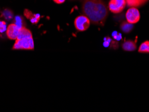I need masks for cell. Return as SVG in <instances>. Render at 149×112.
I'll use <instances>...</instances> for the list:
<instances>
[{"instance_id":"1","label":"cell","mask_w":149,"mask_h":112,"mask_svg":"<svg viewBox=\"0 0 149 112\" xmlns=\"http://www.w3.org/2000/svg\"><path fill=\"white\" fill-rule=\"evenodd\" d=\"M83 12L94 24L103 26L108 12L103 0H87L83 5Z\"/></svg>"},{"instance_id":"2","label":"cell","mask_w":149,"mask_h":112,"mask_svg":"<svg viewBox=\"0 0 149 112\" xmlns=\"http://www.w3.org/2000/svg\"><path fill=\"white\" fill-rule=\"evenodd\" d=\"M34 48L33 38L16 39L15 42L13 49L14 50H33Z\"/></svg>"},{"instance_id":"3","label":"cell","mask_w":149,"mask_h":112,"mask_svg":"<svg viewBox=\"0 0 149 112\" xmlns=\"http://www.w3.org/2000/svg\"><path fill=\"white\" fill-rule=\"evenodd\" d=\"M74 24L77 30L83 32L87 30L90 26V19L86 16H79L74 19Z\"/></svg>"},{"instance_id":"4","label":"cell","mask_w":149,"mask_h":112,"mask_svg":"<svg viewBox=\"0 0 149 112\" xmlns=\"http://www.w3.org/2000/svg\"><path fill=\"white\" fill-rule=\"evenodd\" d=\"M126 6V0H110L108 8L109 11L113 14H119L124 10Z\"/></svg>"},{"instance_id":"5","label":"cell","mask_w":149,"mask_h":112,"mask_svg":"<svg viewBox=\"0 0 149 112\" xmlns=\"http://www.w3.org/2000/svg\"><path fill=\"white\" fill-rule=\"evenodd\" d=\"M126 18L128 23L136 24L140 20L141 14L139 10L135 7H130L127 10L126 14Z\"/></svg>"},{"instance_id":"6","label":"cell","mask_w":149,"mask_h":112,"mask_svg":"<svg viewBox=\"0 0 149 112\" xmlns=\"http://www.w3.org/2000/svg\"><path fill=\"white\" fill-rule=\"evenodd\" d=\"M19 30V28L15 24H10L7 27V30H6V35L8 38L10 40H16L18 35Z\"/></svg>"},{"instance_id":"7","label":"cell","mask_w":149,"mask_h":112,"mask_svg":"<svg viewBox=\"0 0 149 112\" xmlns=\"http://www.w3.org/2000/svg\"><path fill=\"white\" fill-rule=\"evenodd\" d=\"M24 16L26 17V18L29 19V20L31 22L32 24H36L38 23L39 20H40V16L38 14H33L32 12H30V10L26 9L24 10Z\"/></svg>"},{"instance_id":"8","label":"cell","mask_w":149,"mask_h":112,"mask_svg":"<svg viewBox=\"0 0 149 112\" xmlns=\"http://www.w3.org/2000/svg\"><path fill=\"white\" fill-rule=\"evenodd\" d=\"M32 38V35L31 32L29 30L27 29L24 26L22 27L19 30L18 35H17V39L20 40V39H24V38Z\"/></svg>"},{"instance_id":"9","label":"cell","mask_w":149,"mask_h":112,"mask_svg":"<svg viewBox=\"0 0 149 112\" xmlns=\"http://www.w3.org/2000/svg\"><path fill=\"white\" fill-rule=\"evenodd\" d=\"M122 48L126 51H133L135 50L136 48V45L134 42L132 40H128L126 41L122 45Z\"/></svg>"},{"instance_id":"10","label":"cell","mask_w":149,"mask_h":112,"mask_svg":"<svg viewBox=\"0 0 149 112\" xmlns=\"http://www.w3.org/2000/svg\"><path fill=\"white\" fill-rule=\"evenodd\" d=\"M146 0H126V5L129 7H139L145 3Z\"/></svg>"},{"instance_id":"11","label":"cell","mask_w":149,"mask_h":112,"mask_svg":"<svg viewBox=\"0 0 149 112\" xmlns=\"http://www.w3.org/2000/svg\"><path fill=\"white\" fill-rule=\"evenodd\" d=\"M133 28V24L127 22H123L121 25V29L125 33L130 32Z\"/></svg>"},{"instance_id":"12","label":"cell","mask_w":149,"mask_h":112,"mask_svg":"<svg viewBox=\"0 0 149 112\" xmlns=\"http://www.w3.org/2000/svg\"><path fill=\"white\" fill-rule=\"evenodd\" d=\"M140 52H148L149 53V41L142 43L139 49Z\"/></svg>"},{"instance_id":"13","label":"cell","mask_w":149,"mask_h":112,"mask_svg":"<svg viewBox=\"0 0 149 112\" xmlns=\"http://www.w3.org/2000/svg\"><path fill=\"white\" fill-rule=\"evenodd\" d=\"M2 16L7 20H11L13 17V13L10 10H5L2 12Z\"/></svg>"},{"instance_id":"14","label":"cell","mask_w":149,"mask_h":112,"mask_svg":"<svg viewBox=\"0 0 149 112\" xmlns=\"http://www.w3.org/2000/svg\"><path fill=\"white\" fill-rule=\"evenodd\" d=\"M14 24H16V25L18 27L19 29L22 27L24 26V20L23 18L21 16H16L14 18Z\"/></svg>"},{"instance_id":"15","label":"cell","mask_w":149,"mask_h":112,"mask_svg":"<svg viewBox=\"0 0 149 112\" xmlns=\"http://www.w3.org/2000/svg\"><path fill=\"white\" fill-rule=\"evenodd\" d=\"M7 30V25L5 21L0 20V34H3Z\"/></svg>"},{"instance_id":"16","label":"cell","mask_w":149,"mask_h":112,"mask_svg":"<svg viewBox=\"0 0 149 112\" xmlns=\"http://www.w3.org/2000/svg\"><path fill=\"white\" fill-rule=\"evenodd\" d=\"M112 36H113V38L117 41H119L122 39L121 34H120V33H118V32H116V31H114L112 33Z\"/></svg>"},{"instance_id":"17","label":"cell","mask_w":149,"mask_h":112,"mask_svg":"<svg viewBox=\"0 0 149 112\" xmlns=\"http://www.w3.org/2000/svg\"><path fill=\"white\" fill-rule=\"evenodd\" d=\"M111 42V40L109 38H107V39H105V41L104 42V46L105 47H108L109 46V44Z\"/></svg>"},{"instance_id":"18","label":"cell","mask_w":149,"mask_h":112,"mask_svg":"<svg viewBox=\"0 0 149 112\" xmlns=\"http://www.w3.org/2000/svg\"><path fill=\"white\" fill-rule=\"evenodd\" d=\"M53 1L55 2L57 4H61L63 3H64V2L65 1V0H53Z\"/></svg>"},{"instance_id":"19","label":"cell","mask_w":149,"mask_h":112,"mask_svg":"<svg viewBox=\"0 0 149 112\" xmlns=\"http://www.w3.org/2000/svg\"><path fill=\"white\" fill-rule=\"evenodd\" d=\"M146 1H147V0H146Z\"/></svg>"}]
</instances>
